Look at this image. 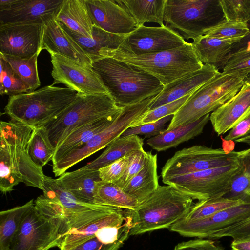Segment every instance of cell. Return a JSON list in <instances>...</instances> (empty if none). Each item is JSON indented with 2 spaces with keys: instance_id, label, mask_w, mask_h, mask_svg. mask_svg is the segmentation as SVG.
Returning <instances> with one entry per match:
<instances>
[{
  "instance_id": "6da1fadb",
  "label": "cell",
  "mask_w": 250,
  "mask_h": 250,
  "mask_svg": "<svg viewBox=\"0 0 250 250\" xmlns=\"http://www.w3.org/2000/svg\"><path fill=\"white\" fill-rule=\"evenodd\" d=\"M34 128L11 120L0 123V190L3 194L23 183L42 190L44 175L28 153Z\"/></svg>"
},
{
  "instance_id": "7a4b0ae2",
  "label": "cell",
  "mask_w": 250,
  "mask_h": 250,
  "mask_svg": "<svg viewBox=\"0 0 250 250\" xmlns=\"http://www.w3.org/2000/svg\"><path fill=\"white\" fill-rule=\"evenodd\" d=\"M98 76L116 105L134 104L160 94L164 86L156 77L132 64L112 57L92 62Z\"/></svg>"
},
{
  "instance_id": "3957f363",
  "label": "cell",
  "mask_w": 250,
  "mask_h": 250,
  "mask_svg": "<svg viewBox=\"0 0 250 250\" xmlns=\"http://www.w3.org/2000/svg\"><path fill=\"white\" fill-rule=\"evenodd\" d=\"M193 200L172 186H159L136 209L129 210L130 236L169 228L189 213Z\"/></svg>"
},
{
  "instance_id": "277c9868",
  "label": "cell",
  "mask_w": 250,
  "mask_h": 250,
  "mask_svg": "<svg viewBox=\"0 0 250 250\" xmlns=\"http://www.w3.org/2000/svg\"><path fill=\"white\" fill-rule=\"evenodd\" d=\"M78 93L53 84L9 97L5 113L11 120L34 129L58 116L76 99Z\"/></svg>"
},
{
  "instance_id": "5b68a950",
  "label": "cell",
  "mask_w": 250,
  "mask_h": 250,
  "mask_svg": "<svg viewBox=\"0 0 250 250\" xmlns=\"http://www.w3.org/2000/svg\"><path fill=\"white\" fill-rule=\"evenodd\" d=\"M112 57L135 66L159 80L164 86L201 68L191 43L160 52L136 55L120 49L100 54V59Z\"/></svg>"
},
{
  "instance_id": "8992f818",
  "label": "cell",
  "mask_w": 250,
  "mask_h": 250,
  "mask_svg": "<svg viewBox=\"0 0 250 250\" xmlns=\"http://www.w3.org/2000/svg\"><path fill=\"white\" fill-rule=\"evenodd\" d=\"M109 94H78L58 116L42 126L56 148L71 131L92 122L114 115L122 110ZM42 127V126H41Z\"/></svg>"
},
{
  "instance_id": "52a82bcc",
  "label": "cell",
  "mask_w": 250,
  "mask_h": 250,
  "mask_svg": "<svg viewBox=\"0 0 250 250\" xmlns=\"http://www.w3.org/2000/svg\"><path fill=\"white\" fill-rule=\"evenodd\" d=\"M219 0H167L164 22L193 40L225 21Z\"/></svg>"
},
{
  "instance_id": "ba28073f",
  "label": "cell",
  "mask_w": 250,
  "mask_h": 250,
  "mask_svg": "<svg viewBox=\"0 0 250 250\" xmlns=\"http://www.w3.org/2000/svg\"><path fill=\"white\" fill-rule=\"evenodd\" d=\"M244 79L219 72L193 93L174 115L167 130L195 122L210 114L240 90Z\"/></svg>"
},
{
  "instance_id": "9c48e42d",
  "label": "cell",
  "mask_w": 250,
  "mask_h": 250,
  "mask_svg": "<svg viewBox=\"0 0 250 250\" xmlns=\"http://www.w3.org/2000/svg\"><path fill=\"white\" fill-rule=\"evenodd\" d=\"M250 148L227 153L222 148L196 145L175 152L162 168V181L179 176L232 165L248 153Z\"/></svg>"
},
{
  "instance_id": "30bf717a",
  "label": "cell",
  "mask_w": 250,
  "mask_h": 250,
  "mask_svg": "<svg viewBox=\"0 0 250 250\" xmlns=\"http://www.w3.org/2000/svg\"><path fill=\"white\" fill-rule=\"evenodd\" d=\"M239 169V161L232 165L177 176L163 182L200 201L226 195Z\"/></svg>"
},
{
  "instance_id": "8fae6325",
  "label": "cell",
  "mask_w": 250,
  "mask_h": 250,
  "mask_svg": "<svg viewBox=\"0 0 250 250\" xmlns=\"http://www.w3.org/2000/svg\"><path fill=\"white\" fill-rule=\"evenodd\" d=\"M59 235L58 226L34 204L23 217L10 250H48L56 247Z\"/></svg>"
},
{
  "instance_id": "7c38bea8",
  "label": "cell",
  "mask_w": 250,
  "mask_h": 250,
  "mask_svg": "<svg viewBox=\"0 0 250 250\" xmlns=\"http://www.w3.org/2000/svg\"><path fill=\"white\" fill-rule=\"evenodd\" d=\"M52 84H63L78 94H109L92 67L83 66L64 56L50 54Z\"/></svg>"
},
{
  "instance_id": "4fadbf2b",
  "label": "cell",
  "mask_w": 250,
  "mask_h": 250,
  "mask_svg": "<svg viewBox=\"0 0 250 250\" xmlns=\"http://www.w3.org/2000/svg\"><path fill=\"white\" fill-rule=\"evenodd\" d=\"M186 42L179 32L165 25L160 27L143 25L126 35L118 49L142 55L172 49Z\"/></svg>"
},
{
  "instance_id": "5bb4252c",
  "label": "cell",
  "mask_w": 250,
  "mask_h": 250,
  "mask_svg": "<svg viewBox=\"0 0 250 250\" xmlns=\"http://www.w3.org/2000/svg\"><path fill=\"white\" fill-rule=\"evenodd\" d=\"M250 217V202H244L205 218L190 221L181 219L168 229L185 237L208 238L217 231Z\"/></svg>"
},
{
  "instance_id": "9a60e30c",
  "label": "cell",
  "mask_w": 250,
  "mask_h": 250,
  "mask_svg": "<svg viewBox=\"0 0 250 250\" xmlns=\"http://www.w3.org/2000/svg\"><path fill=\"white\" fill-rule=\"evenodd\" d=\"M133 123V120L127 113L121 112L112 123L103 131L94 136L81 146L71 151L53 163V172L56 177L60 176L76 164L96 152L107 147L122 134Z\"/></svg>"
},
{
  "instance_id": "2e32d148",
  "label": "cell",
  "mask_w": 250,
  "mask_h": 250,
  "mask_svg": "<svg viewBox=\"0 0 250 250\" xmlns=\"http://www.w3.org/2000/svg\"><path fill=\"white\" fill-rule=\"evenodd\" d=\"M42 22L0 25V53L29 58L40 54Z\"/></svg>"
},
{
  "instance_id": "e0dca14e",
  "label": "cell",
  "mask_w": 250,
  "mask_h": 250,
  "mask_svg": "<svg viewBox=\"0 0 250 250\" xmlns=\"http://www.w3.org/2000/svg\"><path fill=\"white\" fill-rule=\"evenodd\" d=\"M55 13L42 17V31L40 51L46 50L69 58L83 66L91 67L92 62L56 20Z\"/></svg>"
},
{
  "instance_id": "ac0fdd59",
  "label": "cell",
  "mask_w": 250,
  "mask_h": 250,
  "mask_svg": "<svg viewBox=\"0 0 250 250\" xmlns=\"http://www.w3.org/2000/svg\"><path fill=\"white\" fill-rule=\"evenodd\" d=\"M93 24L107 32L127 35L136 28L132 16L115 0H85Z\"/></svg>"
},
{
  "instance_id": "d6986e66",
  "label": "cell",
  "mask_w": 250,
  "mask_h": 250,
  "mask_svg": "<svg viewBox=\"0 0 250 250\" xmlns=\"http://www.w3.org/2000/svg\"><path fill=\"white\" fill-rule=\"evenodd\" d=\"M220 71L213 66L203 64L200 69L189 73L165 85L149 105V111L192 94Z\"/></svg>"
},
{
  "instance_id": "ffe728a7",
  "label": "cell",
  "mask_w": 250,
  "mask_h": 250,
  "mask_svg": "<svg viewBox=\"0 0 250 250\" xmlns=\"http://www.w3.org/2000/svg\"><path fill=\"white\" fill-rule=\"evenodd\" d=\"M64 0H16L0 10V25L42 22V17L57 14Z\"/></svg>"
},
{
  "instance_id": "44dd1931",
  "label": "cell",
  "mask_w": 250,
  "mask_h": 250,
  "mask_svg": "<svg viewBox=\"0 0 250 250\" xmlns=\"http://www.w3.org/2000/svg\"><path fill=\"white\" fill-rule=\"evenodd\" d=\"M128 215V210L114 208L79 228L69 230L58 240L56 247L60 250H69L96 236L104 227L122 226Z\"/></svg>"
},
{
  "instance_id": "7402d4cb",
  "label": "cell",
  "mask_w": 250,
  "mask_h": 250,
  "mask_svg": "<svg viewBox=\"0 0 250 250\" xmlns=\"http://www.w3.org/2000/svg\"><path fill=\"white\" fill-rule=\"evenodd\" d=\"M250 113V84L244 83L239 92L210 114L215 132L220 135L231 129Z\"/></svg>"
},
{
  "instance_id": "603a6c76",
  "label": "cell",
  "mask_w": 250,
  "mask_h": 250,
  "mask_svg": "<svg viewBox=\"0 0 250 250\" xmlns=\"http://www.w3.org/2000/svg\"><path fill=\"white\" fill-rule=\"evenodd\" d=\"M60 24L92 62L100 59V54L103 52L118 49L126 36L109 33L93 25L92 37L89 38L72 32Z\"/></svg>"
},
{
  "instance_id": "cb8c5ba5",
  "label": "cell",
  "mask_w": 250,
  "mask_h": 250,
  "mask_svg": "<svg viewBox=\"0 0 250 250\" xmlns=\"http://www.w3.org/2000/svg\"><path fill=\"white\" fill-rule=\"evenodd\" d=\"M243 38L219 39L206 35L191 43L198 59L203 64L213 66L218 70L224 67L233 46Z\"/></svg>"
},
{
  "instance_id": "d4e9b609",
  "label": "cell",
  "mask_w": 250,
  "mask_h": 250,
  "mask_svg": "<svg viewBox=\"0 0 250 250\" xmlns=\"http://www.w3.org/2000/svg\"><path fill=\"white\" fill-rule=\"evenodd\" d=\"M42 190L46 198L60 205L65 218L68 216L80 217L105 206L84 203L62 187L57 179L44 175Z\"/></svg>"
},
{
  "instance_id": "484cf974",
  "label": "cell",
  "mask_w": 250,
  "mask_h": 250,
  "mask_svg": "<svg viewBox=\"0 0 250 250\" xmlns=\"http://www.w3.org/2000/svg\"><path fill=\"white\" fill-rule=\"evenodd\" d=\"M65 189L77 199L88 204H94L96 184L101 181L98 170L83 168L65 172L57 179Z\"/></svg>"
},
{
  "instance_id": "4316f807",
  "label": "cell",
  "mask_w": 250,
  "mask_h": 250,
  "mask_svg": "<svg viewBox=\"0 0 250 250\" xmlns=\"http://www.w3.org/2000/svg\"><path fill=\"white\" fill-rule=\"evenodd\" d=\"M55 18L70 31L84 37H92L93 24L85 0H64Z\"/></svg>"
},
{
  "instance_id": "83f0119b",
  "label": "cell",
  "mask_w": 250,
  "mask_h": 250,
  "mask_svg": "<svg viewBox=\"0 0 250 250\" xmlns=\"http://www.w3.org/2000/svg\"><path fill=\"white\" fill-rule=\"evenodd\" d=\"M210 114L198 120L182 125L170 130H166L160 134L150 138L146 143L157 151H162L175 147L179 144L198 136L209 120Z\"/></svg>"
},
{
  "instance_id": "f1b7e54d",
  "label": "cell",
  "mask_w": 250,
  "mask_h": 250,
  "mask_svg": "<svg viewBox=\"0 0 250 250\" xmlns=\"http://www.w3.org/2000/svg\"><path fill=\"white\" fill-rule=\"evenodd\" d=\"M120 113L92 122L71 131L56 148L52 163L86 144L96 134L103 131L112 123Z\"/></svg>"
},
{
  "instance_id": "f546056e",
  "label": "cell",
  "mask_w": 250,
  "mask_h": 250,
  "mask_svg": "<svg viewBox=\"0 0 250 250\" xmlns=\"http://www.w3.org/2000/svg\"><path fill=\"white\" fill-rule=\"evenodd\" d=\"M157 170V156L151 152L145 165L123 190L140 204L159 186Z\"/></svg>"
},
{
  "instance_id": "4dcf8cb0",
  "label": "cell",
  "mask_w": 250,
  "mask_h": 250,
  "mask_svg": "<svg viewBox=\"0 0 250 250\" xmlns=\"http://www.w3.org/2000/svg\"><path fill=\"white\" fill-rule=\"evenodd\" d=\"M133 18L137 28L146 22H154L163 26L167 0H115Z\"/></svg>"
},
{
  "instance_id": "1f68e13d",
  "label": "cell",
  "mask_w": 250,
  "mask_h": 250,
  "mask_svg": "<svg viewBox=\"0 0 250 250\" xmlns=\"http://www.w3.org/2000/svg\"><path fill=\"white\" fill-rule=\"evenodd\" d=\"M143 140L138 135L120 137L111 143L98 157L83 167L99 170L130 152L143 149Z\"/></svg>"
},
{
  "instance_id": "d6a6232c",
  "label": "cell",
  "mask_w": 250,
  "mask_h": 250,
  "mask_svg": "<svg viewBox=\"0 0 250 250\" xmlns=\"http://www.w3.org/2000/svg\"><path fill=\"white\" fill-rule=\"evenodd\" d=\"M94 204L134 210L139 203L114 183L100 181L94 191Z\"/></svg>"
},
{
  "instance_id": "836d02e7",
  "label": "cell",
  "mask_w": 250,
  "mask_h": 250,
  "mask_svg": "<svg viewBox=\"0 0 250 250\" xmlns=\"http://www.w3.org/2000/svg\"><path fill=\"white\" fill-rule=\"evenodd\" d=\"M35 204L32 199L25 204L0 212V250H10L11 242L21 221Z\"/></svg>"
},
{
  "instance_id": "e575fe53",
  "label": "cell",
  "mask_w": 250,
  "mask_h": 250,
  "mask_svg": "<svg viewBox=\"0 0 250 250\" xmlns=\"http://www.w3.org/2000/svg\"><path fill=\"white\" fill-rule=\"evenodd\" d=\"M55 149L46 129L42 126L35 128L28 146V153L33 163L42 169L43 166L52 160Z\"/></svg>"
},
{
  "instance_id": "d590c367",
  "label": "cell",
  "mask_w": 250,
  "mask_h": 250,
  "mask_svg": "<svg viewBox=\"0 0 250 250\" xmlns=\"http://www.w3.org/2000/svg\"><path fill=\"white\" fill-rule=\"evenodd\" d=\"M0 54L29 87L31 91L35 90L41 85L37 67V58L40 54L36 53L25 58Z\"/></svg>"
},
{
  "instance_id": "8d00e7d4",
  "label": "cell",
  "mask_w": 250,
  "mask_h": 250,
  "mask_svg": "<svg viewBox=\"0 0 250 250\" xmlns=\"http://www.w3.org/2000/svg\"><path fill=\"white\" fill-rule=\"evenodd\" d=\"M244 202H246L224 197L198 201L194 204L189 213L182 219L190 221L205 218Z\"/></svg>"
},
{
  "instance_id": "74e56055",
  "label": "cell",
  "mask_w": 250,
  "mask_h": 250,
  "mask_svg": "<svg viewBox=\"0 0 250 250\" xmlns=\"http://www.w3.org/2000/svg\"><path fill=\"white\" fill-rule=\"evenodd\" d=\"M240 169L234 177L228 198L250 202V150L239 160Z\"/></svg>"
},
{
  "instance_id": "f35d334b",
  "label": "cell",
  "mask_w": 250,
  "mask_h": 250,
  "mask_svg": "<svg viewBox=\"0 0 250 250\" xmlns=\"http://www.w3.org/2000/svg\"><path fill=\"white\" fill-rule=\"evenodd\" d=\"M0 94L9 97L31 91L29 87L0 54Z\"/></svg>"
},
{
  "instance_id": "ab89813d",
  "label": "cell",
  "mask_w": 250,
  "mask_h": 250,
  "mask_svg": "<svg viewBox=\"0 0 250 250\" xmlns=\"http://www.w3.org/2000/svg\"><path fill=\"white\" fill-rule=\"evenodd\" d=\"M123 243L116 241L108 227L96 236L69 250H117Z\"/></svg>"
},
{
  "instance_id": "60d3db41",
  "label": "cell",
  "mask_w": 250,
  "mask_h": 250,
  "mask_svg": "<svg viewBox=\"0 0 250 250\" xmlns=\"http://www.w3.org/2000/svg\"><path fill=\"white\" fill-rule=\"evenodd\" d=\"M222 73L244 80L250 73V49L230 54L223 67Z\"/></svg>"
},
{
  "instance_id": "b9f144b4",
  "label": "cell",
  "mask_w": 250,
  "mask_h": 250,
  "mask_svg": "<svg viewBox=\"0 0 250 250\" xmlns=\"http://www.w3.org/2000/svg\"><path fill=\"white\" fill-rule=\"evenodd\" d=\"M249 33L247 22L229 21L225 20L209 29L205 35L219 39L244 38Z\"/></svg>"
},
{
  "instance_id": "7bdbcfd3",
  "label": "cell",
  "mask_w": 250,
  "mask_h": 250,
  "mask_svg": "<svg viewBox=\"0 0 250 250\" xmlns=\"http://www.w3.org/2000/svg\"><path fill=\"white\" fill-rule=\"evenodd\" d=\"M191 95H186L177 100L160 106L152 110L148 111L135 121L131 127H134L143 124L155 122L165 117L175 115Z\"/></svg>"
},
{
  "instance_id": "ee69618b",
  "label": "cell",
  "mask_w": 250,
  "mask_h": 250,
  "mask_svg": "<svg viewBox=\"0 0 250 250\" xmlns=\"http://www.w3.org/2000/svg\"><path fill=\"white\" fill-rule=\"evenodd\" d=\"M225 19L247 22L250 19V0H219Z\"/></svg>"
},
{
  "instance_id": "f6af8a7d",
  "label": "cell",
  "mask_w": 250,
  "mask_h": 250,
  "mask_svg": "<svg viewBox=\"0 0 250 250\" xmlns=\"http://www.w3.org/2000/svg\"><path fill=\"white\" fill-rule=\"evenodd\" d=\"M134 151L99 169L101 180L109 183L117 181L126 170Z\"/></svg>"
},
{
  "instance_id": "bcb514c9",
  "label": "cell",
  "mask_w": 250,
  "mask_h": 250,
  "mask_svg": "<svg viewBox=\"0 0 250 250\" xmlns=\"http://www.w3.org/2000/svg\"><path fill=\"white\" fill-rule=\"evenodd\" d=\"M173 115H169L153 123L143 124L134 127L126 129L121 136L125 137L131 135H142L146 138H151L157 136L165 131L166 125L171 121Z\"/></svg>"
},
{
  "instance_id": "7dc6e473",
  "label": "cell",
  "mask_w": 250,
  "mask_h": 250,
  "mask_svg": "<svg viewBox=\"0 0 250 250\" xmlns=\"http://www.w3.org/2000/svg\"><path fill=\"white\" fill-rule=\"evenodd\" d=\"M150 153L146 152L144 149L135 151L123 175L114 183L123 189L128 182L141 170L145 165Z\"/></svg>"
},
{
  "instance_id": "c3c4849f",
  "label": "cell",
  "mask_w": 250,
  "mask_h": 250,
  "mask_svg": "<svg viewBox=\"0 0 250 250\" xmlns=\"http://www.w3.org/2000/svg\"><path fill=\"white\" fill-rule=\"evenodd\" d=\"M224 237H230L233 240L250 238V217L217 231L208 238L219 239Z\"/></svg>"
},
{
  "instance_id": "681fc988",
  "label": "cell",
  "mask_w": 250,
  "mask_h": 250,
  "mask_svg": "<svg viewBox=\"0 0 250 250\" xmlns=\"http://www.w3.org/2000/svg\"><path fill=\"white\" fill-rule=\"evenodd\" d=\"M173 250H225L210 239L199 238L177 244Z\"/></svg>"
},
{
  "instance_id": "f907efd6",
  "label": "cell",
  "mask_w": 250,
  "mask_h": 250,
  "mask_svg": "<svg viewBox=\"0 0 250 250\" xmlns=\"http://www.w3.org/2000/svg\"><path fill=\"white\" fill-rule=\"evenodd\" d=\"M250 134V113L230 129L224 139L234 141Z\"/></svg>"
},
{
  "instance_id": "816d5d0a",
  "label": "cell",
  "mask_w": 250,
  "mask_h": 250,
  "mask_svg": "<svg viewBox=\"0 0 250 250\" xmlns=\"http://www.w3.org/2000/svg\"><path fill=\"white\" fill-rule=\"evenodd\" d=\"M247 24L249 30V34L234 45L230 54L240 50L250 49V19L247 22Z\"/></svg>"
},
{
  "instance_id": "f5cc1de1",
  "label": "cell",
  "mask_w": 250,
  "mask_h": 250,
  "mask_svg": "<svg viewBox=\"0 0 250 250\" xmlns=\"http://www.w3.org/2000/svg\"><path fill=\"white\" fill-rule=\"evenodd\" d=\"M231 247L232 250H250V238L233 240Z\"/></svg>"
},
{
  "instance_id": "db71d44e",
  "label": "cell",
  "mask_w": 250,
  "mask_h": 250,
  "mask_svg": "<svg viewBox=\"0 0 250 250\" xmlns=\"http://www.w3.org/2000/svg\"><path fill=\"white\" fill-rule=\"evenodd\" d=\"M222 149L227 153L231 152L233 151L235 147V142L231 140H226L225 139H222Z\"/></svg>"
},
{
  "instance_id": "11a10c76",
  "label": "cell",
  "mask_w": 250,
  "mask_h": 250,
  "mask_svg": "<svg viewBox=\"0 0 250 250\" xmlns=\"http://www.w3.org/2000/svg\"><path fill=\"white\" fill-rule=\"evenodd\" d=\"M235 143H240L250 146V134L234 141Z\"/></svg>"
},
{
  "instance_id": "9f6ffc18",
  "label": "cell",
  "mask_w": 250,
  "mask_h": 250,
  "mask_svg": "<svg viewBox=\"0 0 250 250\" xmlns=\"http://www.w3.org/2000/svg\"><path fill=\"white\" fill-rule=\"evenodd\" d=\"M244 83L250 84V73L246 77L244 80Z\"/></svg>"
}]
</instances>
